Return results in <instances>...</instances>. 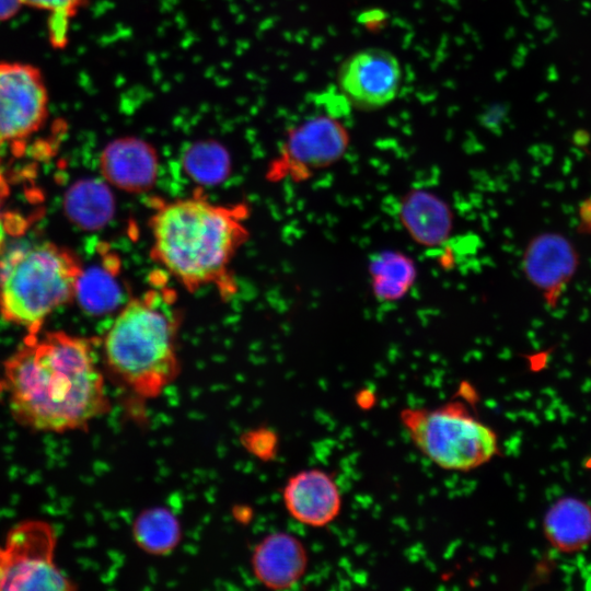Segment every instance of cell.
Masks as SVG:
<instances>
[{
  "label": "cell",
  "instance_id": "obj_1",
  "mask_svg": "<svg viewBox=\"0 0 591 591\" xmlns=\"http://www.w3.org/2000/svg\"><path fill=\"white\" fill-rule=\"evenodd\" d=\"M4 384L13 418L34 431L86 430L111 410L93 344L63 332L28 335L4 362Z\"/></svg>",
  "mask_w": 591,
  "mask_h": 591
},
{
  "label": "cell",
  "instance_id": "obj_2",
  "mask_svg": "<svg viewBox=\"0 0 591 591\" xmlns=\"http://www.w3.org/2000/svg\"><path fill=\"white\" fill-rule=\"evenodd\" d=\"M245 205L202 196L157 202L149 219L151 258L190 292L232 293V262L248 237Z\"/></svg>",
  "mask_w": 591,
  "mask_h": 591
},
{
  "label": "cell",
  "instance_id": "obj_3",
  "mask_svg": "<svg viewBox=\"0 0 591 591\" xmlns=\"http://www.w3.org/2000/svg\"><path fill=\"white\" fill-rule=\"evenodd\" d=\"M179 313L164 290H149L129 300L103 340L109 374L139 401L161 396L181 372Z\"/></svg>",
  "mask_w": 591,
  "mask_h": 591
},
{
  "label": "cell",
  "instance_id": "obj_4",
  "mask_svg": "<svg viewBox=\"0 0 591 591\" xmlns=\"http://www.w3.org/2000/svg\"><path fill=\"white\" fill-rule=\"evenodd\" d=\"M79 259L50 242L23 245L0 263V312L37 335L45 318L76 297Z\"/></svg>",
  "mask_w": 591,
  "mask_h": 591
},
{
  "label": "cell",
  "instance_id": "obj_5",
  "mask_svg": "<svg viewBox=\"0 0 591 591\" xmlns=\"http://www.w3.org/2000/svg\"><path fill=\"white\" fill-rule=\"evenodd\" d=\"M399 418L415 447L443 470L468 472L499 453L497 433L462 402L404 408Z\"/></svg>",
  "mask_w": 591,
  "mask_h": 591
},
{
  "label": "cell",
  "instance_id": "obj_6",
  "mask_svg": "<svg viewBox=\"0 0 591 591\" xmlns=\"http://www.w3.org/2000/svg\"><path fill=\"white\" fill-rule=\"evenodd\" d=\"M57 535L43 520L15 524L0 544V590H74L57 566Z\"/></svg>",
  "mask_w": 591,
  "mask_h": 591
},
{
  "label": "cell",
  "instance_id": "obj_7",
  "mask_svg": "<svg viewBox=\"0 0 591 591\" xmlns=\"http://www.w3.org/2000/svg\"><path fill=\"white\" fill-rule=\"evenodd\" d=\"M349 143L347 128L336 118H309L289 131L280 158L271 165V178L305 181L316 171L337 163Z\"/></svg>",
  "mask_w": 591,
  "mask_h": 591
},
{
  "label": "cell",
  "instance_id": "obj_8",
  "mask_svg": "<svg viewBox=\"0 0 591 591\" xmlns=\"http://www.w3.org/2000/svg\"><path fill=\"white\" fill-rule=\"evenodd\" d=\"M48 115V92L40 71L28 63L0 61V143L36 132Z\"/></svg>",
  "mask_w": 591,
  "mask_h": 591
},
{
  "label": "cell",
  "instance_id": "obj_9",
  "mask_svg": "<svg viewBox=\"0 0 591 591\" xmlns=\"http://www.w3.org/2000/svg\"><path fill=\"white\" fill-rule=\"evenodd\" d=\"M581 264L573 241L560 231H541L532 235L521 255L525 280L541 294L546 308L554 311L575 279Z\"/></svg>",
  "mask_w": 591,
  "mask_h": 591
},
{
  "label": "cell",
  "instance_id": "obj_10",
  "mask_svg": "<svg viewBox=\"0 0 591 591\" xmlns=\"http://www.w3.org/2000/svg\"><path fill=\"white\" fill-rule=\"evenodd\" d=\"M402 81L398 59L383 48H364L349 56L338 71V85L360 109H379L397 95Z\"/></svg>",
  "mask_w": 591,
  "mask_h": 591
},
{
  "label": "cell",
  "instance_id": "obj_11",
  "mask_svg": "<svg viewBox=\"0 0 591 591\" xmlns=\"http://www.w3.org/2000/svg\"><path fill=\"white\" fill-rule=\"evenodd\" d=\"M287 512L312 528L332 523L341 508V494L332 476L320 468L303 470L290 476L282 489Z\"/></svg>",
  "mask_w": 591,
  "mask_h": 591
},
{
  "label": "cell",
  "instance_id": "obj_12",
  "mask_svg": "<svg viewBox=\"0 0 591 591\" xmlns=\"http://www.w3.org/2000/svg\"><path fill=\"white\" fill-rule=\"evenodd\" d=\"M309 556L296 535L276 531L265 535L253 548L251 568L255 579L271 590L296 586L305 575Z\"/></svg>",
  "mask_w": 591,
  "mask_h": 591
},
{
  "label": "cell",
  "instance_id": "obj_13",
  "mask_svg": "<svg viewBox=\"0 0 591 591\" xmlns=\"http://www.w3.org/2000/svg\"><path fill=\"white\" fill-rule=\"evenodd\" d=\"M397 218L407 235L419 246H442L454 229V213L449 202L426 188H410L397 202Z\"/></svg>",
  "mask_w": 591,
  "mask_h": 591
},
{
  "label": "cell",
  "instance_id": "obj_14",
  "mask_svg": "<svg viewBox=\"0 0 591 591\" xmlns=\"http://www.w3.org/2000/svg\"><path fill=\"white\" fill-rule=\"evenodd\" d=\"M100 167L104 178L115 187L139 193L154 183L158 157L146 141L136 137H121L104 148Z\"/></svg>",
  "mask_w": 591,
  "mask_h": 591
},
{
  "label": "cell",
  "instance_id": "obj_15",
  "mask_svg": "<svg viewBox=\"0 0 591 591\" xmlns=\"http://www.w3.org/2000/svg\"><path fill=\"white\" fill-rule=\"evenodd\" d=\"M543 533L559 553L575 554L591 543V506L575 496H564L546 510Z\"/></svg>",
  "mask_w": 591,
  "mask_h": 591
},
{
  "label": "cell",
  "instance_id": "obj_16",
  "mask_svg": "<svg viewBox=\"0 0 591 591\" xmlns=\"http://www.w3.org/2000/svg\"><path fill=\"white\" fill-rule=\"evenodd\" d=\"M370 289L379 302L403 300L413 289L417 265L413 257L398 250H382L368 263Z\"/></svg>",
  "mask_w": 591,
  "mask_h": 591
},
{
  "label": "cell",
  "instance_id": "obj_17",
  "mask_svg": "<svg viewBox=\"0 0 591 591\" xmlns=\"http://www.w3.org/2000/svg\"><path fill=\"white\" fill-rule=\"evenodd\" d=\"M63 210L76 225L84 230H95L113 216L114 200L103 182L80 179L66 192Z\"/></svg>",
  "mask_w": 591,
  "mask_h": 591
},
{
  "label": "cell",
  "instance_id": "obj_18",
  "mask_svg": "<svg viewBox=\"0 0 591 591\" xmlns=\"http://www.w3.org/2000/svg\"><path fill=\"white\" fill-rule=\"evenodd\" d=\"M131 536L142 552L151 556H165L178 546L183 531L172 510L154 506L137 514L131 525Z\"/></svg>",
  "mask_w": 591,
  "mask_h": 591
},
{
  "label": "cell",
  "instance_id": "obj_19",
  "mask_svg": "<svg viewBox=\"0 0 591 591\" xmlns=\"http://www.w3.org/2000/svg\"><path fill=\"white\" fill-rule=\"evenodd\" d=\"M76 297L84 311L101 314L117 305L120 293L118 283L107 267L93 266L86 270L82 268Z\"/></svg>",
  "mask_w": 591,
  "mask_h": 591
},
{
  "label": "cell",
  "instance_id": "obj_20",
  "mask_svg": "<svg viewBox=\"0 0 591 591\" xmlns=\"http://www.w3.org/2000/svg\"><path fill=\"white\" fill-rule=\"evenodd\" d=\"M229 158L225 149L213 141H200L185 152L184 165L195 177L218 179L227 173Z\"/></svg>",
  "mask_w": 591,
  "mask_h": 591
},
{
  "label": "cell",
  "instance_id": "obj_21",
  "mask_svg": "<svg viewBox=\"0 0 591 591\" xmlns=\"http://www.w3.org/2000/svg\"><path fill=\"white\" fill-rule=\"evenodd\" d=\"M81 0H23L24 4L50 13L49 35L55 46H62L67 40L70 18L77 12Z\"/></svg>",
  "mask_w": 591,
  "mask_h": 591
},
{
  "label": "cell",
  "instance_id": "obj_22",
  "mask_svg": "<svg viewBox=\"0 0 591 591\" xmlns=\"http://www.w3.org/2000/svg\"><path fill=\"white\" fill-rule=\"evenodd\" d=\"M577 218V232L581 235H591V196L579 202Z\"/></svg>",
  "mask_w": 591,
  "mask_h": 591
},
{
  "label": "cell",
  "instance_id": "obj_23",
  "mask_svg": "<svg viewBox=\"0 0 591 591\" xmlns=\"http://www.w3.org/2000/svg\"><path fill=\"white\" fill-rule=\"evenodd\" d=\"M23 4V0H0V21L13 18Z\"/></svg>",
  "mask_w": 591,
  "mask_h": 591
},
{
  "label": "cell",
  "instance_id": "obj_24",
  "mask_svg": "<svg viewBox=\"0 0 591 591\" xmlns=\"http://www.w3.org/2000/svg\"><path fill=\"white\" fill-rule=\"evenodd\" d=\"M254 441V443H251L253 445L252 450L254 451V454H258V453H262L266 450V445L271 448L273 444L270 443L271 442V434L270 433H264L263 436V432H255L252 437H251Z\"/></svg>",
  "mask_w": 591,
  "mask_h": 591
},
{
  "label": "cell",
  "instance_id": "obj_25",
  "mask_svg": "<svg viewBox=\"0 0 591 591\" xmlns=\"http://www.w3.org/2000/svg\"><path fill=\"white\" fill-rule=\"evenodd\" d=\"M4 237H5V227H4V223L0 219V251L3 246Z\"/></svg>",
  "mask_w": 591,
  "mask_h": 591
}]
</instances>
